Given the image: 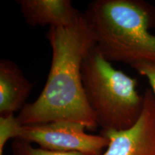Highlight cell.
Returning <instances> with one entry per match:
<instances>
[{
  "instance_id": "10",
  "label": "cell",
  "mask_w": 155,
  "mask_h": 155,
  "mask_svg": "<svg viewBox=\"0 0 155 155\" xmlns=\"http://www.w3.org/2000/svg\"><path fill=\"white\" fill-rule=\"evenodd\" d=\"M139 74L146 77L148 79L155 96V62L154 61H141L138 62L131 65Z\"/></svg>"
},
{
  "instance_id": "2",
  "label": "cell",
  "mask_w": 155,
  "mask_h": 155,
  "mask_svg": "<svg viewBox=\"0 0 155 155\" xmlns=\"http://www.w3.org/2000/svg\"><path fill=\"white\" fill-rule=\"evenodd\" d=\"M96 47L109 62H155V8L140 0H95L83 13Z\"/></svg>"
},
{
  "instance_id": "7",
  "label": "cell",
  "mask_w": 155,
  "mask_h": 155,
  "mask_svg": "<svg viewBox=\"0 0 155 155\" xmlns=\"http://www.w3.org/2000/svg\"><path fill=\"white\" fill-rule=\"evenodd\" d=\"M33 83L15 62L0 61V116L14 114L26 105Z\"/></svg>"
},
{
  "instance_id": "4",
  "label": "cell",
  "mask_w": 155,
  "mask_h": 155,
  "mask_svg": "<svg viewBox=\"0 0 155 155\" xmlns=\"http://www.w3.org/2000/svg\"><path fill=\"white\" fill-rule=\"evenodd\" d=\"M86 128L73 121H54L40 124L21 125L17 138L38 144L42 150L58 152H80L101 155L109 140L104 135H92Z\"/></svg>"
},
{
  "instance_id": "5",
  "label": "cell",
  "mask_w": 155,
  "mask_h": 155,
  "mask_svg": "<svg viewBox=\"0 0 155 155\" xmlns=\"http://www.w3.org/2000/svg\"><path fill=\"white\" fill-rule=\"evenodd\" d=\"M143 96L144 107L134 125L126 130L102 133L109 144L101 155H155V96L151 88Z\"/></svg>"
},
{
  "instance_id": "6",
  "label": "cell",
  "mask_w": 155,
  "mask_h": 155,
  "mask_svg": "<svg viewBox=\"0 0 155 155\" xmlns=\"http://www.w3.org/2000/svg\"><path fill=\"white\" fill-rule=\"evenodd\" d=\"M16 2L31 27H68L82 15L70 0H17Z\"/></svg>"
},
{
  "instance_id": "8",
  "label": "cell",
  "mask_w": 155,
  "mask_h": 155,
  "mask_svg": "<svg viewBox=\"0 0 155 155\" xmlns=\"http://www.w3.org/2000/svg\"><path fill=\"white\" fill-rule=\"evenodd\" d=\"M12 155H85L80 152H58L42 150L40 147H34L28 141L15 139L12 143Z\"/></svg>"
},
{
  "instance_id": "3",
  "label": "cell",
  "mask_w": 155,
  "mask_h": 155,
  "mask_svg": "<svg viewBox=\"0 0 155 155\" xmlns=\"http://www.w3.org/2000/svg\"><path fill=\"white\" fill-rule=\"evenodd\" d=\"M81 75L87 103L102 133L135 124L144 107L137 79L114 68L96 45L83 62Z\"/></svg>"
},
{
  "instance_id": "1",
  "label": "cell",
  "mask_w": 155,
  "mask_h": 155,
  "mask_svg": "<svg viewBox=\"0 0 155 155\" xmlns=\"http://www.w3.org/2000/svg\"><path fill=\"white\" fill-rule=\"evenodd\" d=\"M46 38L52 49L47 81L38 98L19 112V123L73 121L94 130L98 125L85 96L81 67L96 40L83 13L71 26L50 28Z\"/></svg>"
},
{
  "instance_id": "9",
  "label": "cell",
  "mask_w": 155,
  "mask_h": 155,
  "mask_svg": "<svg viewBox=\"0 0 155 155\" xmlns=\"http://www.w3.org/2000/svg\"><path fill=\"white\" fill-rule=\"evenodd\" d=\"M20 126L14 114L0 116V155H4V149L9 139L17 138V130Z\"/></svg>"
}]
</instances>
